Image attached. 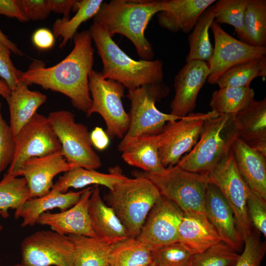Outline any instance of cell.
I'll use <instances>...</instances> for the list:
<instances>
[{
  "label": "cell",
  "instance_id": "obj_35",
  "mask_svg": "<svg viewBox=\"0 0 266 266\" xmlns=\"http://www.w3.org/2000/svg\"><path fill=\"white\" fill-rule=\"evenodd\" d=\"M266 77V57L236 65L226 71L216 84L219 88L250 87L253 79Z\"/></svg>",
  "mask_w": 266,
  "mask_h": 266
},
{
  "label": "cell",
  "instance_id": "obj_16",
  "mask_svg": "<svg viewBox=\"0 0 266 266\" xmlns=\"http://www.w3.org/2000/svg\"><path fill=\"white\" fill-rule=\"evenodd\" d=\"M209 74L207 62L198 60L186 62L174 78L175 95L170 105L171 114L183 117L193 112L198 94Z\"/></svg>",
  "mask_w": 266,
  "mask_h": 266
},
{
  "label": "cell",
  "instance_id": "obj_47",
  "mask_svg": "<svg viewBox=\"0 0 266 266\" xmlns=\"http://www.w3.org/2000/svg\"><path fill=\"white\" fill-rule=\"evenodd\" d=\"M51 11L63 14L65 19L70 18V12L77 1L76 0H48Z\"/></svg>",
  "mask_w": 266,
  "mask_h": 266
},
{
  "label": "cell",
  "instance_id": "obj_21",
  "mask_svg": "<svg viewBox=\"0 0 266 266\" xmlns=\"http://www.w3.org/2000/svg\"><path fill=\"white\" fill-rule=\"evenodd\" d=\"M231 150L237 170L249 189L266 200V156L239 138Z\"/></svg>",
  "mask_w": 266,
  "mask_h": 266
},
{
  "label": "cell",
  "instance_id": "obj_15",
  "mask_svg": "<svg viewBox=\"0 0 266 266\" xmlns=\"http://www.w3.org/2000/svg\"><path fill=\"white\" fill-rule=\"evenodd\" d=\"M183 215V212L174 202L161 195L149 212L136 238L152 252L178 242Z\"/></svg>",
  "mask_w": 266,
  "mask_h": 266
},
{
  "label": "cell",
  "instance_id": "obj_22",
  "mask_svg": "<svg viewBox=\"0 0 266 266\" xmlns=\"http://www.w3.org/2000/svg\"><path fill=\"white\" fill-rule=\"evenodd\" d=\"M238 138L266 156V98L252 100L234 115Z\"/></svg>",
  "mask_w": 266,
  "mask_h": 266
},
{
  "label": "cell",
  "instance_id": "obj_40",
  "mask_svg": "<svg viewBox=\"0 0 266 266\" xmlns=\"http://www.w3.org/2000/svg\"><path fill=\"white\" fill-rule=\"evenodd\" d=\"M192 255L178 242L152 252V262L157 266H189Z\"/></svg>",
  "mask_w": 266,
  "mask_h": 266
},
{
  "label": "cell",
  "instance_id": "obj_30",
  "mask_svg": "<svg viewBox=\"0 0 266 266\" xmlns=\"http://www.w3.org/2000/svg\"><path fill=\"white\" fill-rule=\"evenodd\" d=\"M103 2L102 0H77L73 8L76 13L72 17L56 20L52 26L53 33L55 37L61 40L60 48H63L73 39L82 23L94 18Z\"/></svg>",
  "mask_w": 266,
  "mask_h": 266
},
{
  "label": "cell",
  "instance_id": "obj_54",
  "mask_svg": "<svg viewBox=\"0 0 266 266\" xmlns=\"http://www.w3.org/2000/svg\"></svg>",
  "mask_w": 266,
  "mask_h": 266
},
{
  "label": "cell",
  "instance_id": "obj_39",
  "mask_svg": "<svg viewBox=\"0 0 266 266\" xmlns=\"http://www.w3.org/2000/svg\"><path fill=\"white\" fill-rule=\"evenodd\" d=\"M244 248L232 266H260L266 252L265 242L261 240L260 233L256 230L243 236Z\"/></svg>",
  "mask_w": 266,
  "mask_h": 266
},
{
  "label": "cell",
  "instance_id": "obj_26",
  "mask_svg": "<svg viewBox=\"0 0 266 266\" xmlns=\"http://www.w3.org/2000/svg\"><path fill=\"white\" fill-rule=\"evenodd\" d=\"M127 178L118 166L110 167L108 173H101L95 169L75 167L60 176L51 191L66 193L70 188H83L90 185H102L111 190L116 185Z\"/></svg>",
  "mask_w": 266,
  "mask_h": 266
},
{
  "label": "cell",
  "instance_id": "obj_5",
  "mask_svg": "<svg viewBox=\"0 0 266 266\" xmlns=\"http://www.w3.org/2000/svg\"><path fill=\"white\" fill-rule=\"evenodd\" d=\"M127 178L109 190L107 199L125 227L129 237H136L150 210L161 195L148 178Z\"/></svg>",
  "mask_w": 266,
  "mask_h": 266
},
{
  "label": "cell",
  "instance_id": "obj_8",
  "mask_svg": "<svg viewBox=\"0 0 266 266\" xmlns=\"http://www.w3.org/2000/svg\"><path fill=\"white\" fill-rule=\"evenodd\" d=\"M47 117L61 143L63 155L71 168L96 170L101 166V159L92 145L88 127L77 123L71 112L55 111Z\"/></svg>",
  "mask_w": 266,
  "mask_h": 266
},
{
  "label": "cell",
  "instance_id": "obj_12",
  "mask_svg": "<svg viewBox=\"0 0 266 266\" xmlns=\"http://www.w3.org/2000/svg\"><path fill=\"white\" fill-rule=\"evenodd\" d=\"M21 264L26 266H74V249L68 237L52 230L27 236L21 244Z\"/></svg>",
  "mask_w": 266,
  "mask_h": 266
},
{
  "label": "cell",
  "instance_id": "obj_27",
  "mask_svg": "<svg viewBox=\"0 0 266 266\" xmlns=\"http://www.w3.org/2000/svg\"><path fill=\"white\" fill-rule=\"evenodd\" d=\"M46 100L45 95L30 90L27 84L19 82L6 99L9 111V125L15 137Z\"/></svg>",
  "mask_w": 266,
  "mask_h": 266
},
{
  "label": "cell",
  "instance_id": "obj_31",
  "mask_svg": "<svg viewBox=\"0 0 266 266\" xmlns=\"http://www.w3.org/2000/svg\"><path fill=\"white\" fill-rule=\"evenodd\" d=\"M215 16L214 5H211L198 18L188 36L189 52L186 62L195 60L207 62L211 58L213 47L209 38V29Z\"/></svg>",
  "mask_w": 266,
  "mask_h": 266
},
{
  "label": "cell",
  "instance_id": "obj_48",
  "mask_svg": "<svg viewBox=\"0 0 266 266\" xmlns=\"http://www.w3.org/2000/svg\"><path fill=\"white\" fill-rule=\"evenodd\" d=\"M90 139L93 147L99 150L106 149L110 143L107 134L99 127H95L90 133Z\"/></svg>",
  "mask_w": 266,
  "mask_h": 266
},
{
  "label": "cell",
  "instance_id": "obj_6",
  "mask_svg": "<svg viewBox=\"0 0 266 266\" xmlns=\"http://www.w3.org/2000/svg\"><path fill=\"white\" fill-rule=\"evenodd\" d=\"M149 179L161 195L174 202L184 213H205L204 201L209 183L208 174L184 169L177 165L162 174L133 172Z\"/></svg>",
  "mask_w": 266,
  "mask_h": 266
},
{
  "label": "cell",
  "instance_id": "obj_9",
  "mask_svg": "<svg viewBox=\"0 0 266 266\" xmlns=\"http://www.w3.org/2000/svg\"><path fill=\"white\" fill-rule=\"evenodd\" d=\"M89 88L92 104L87 116L98 113L104 120L109 138L122 139L130 123L122 102L125 87L118 82L104 79L101 72L93 69L89 75Z\"/></svg>",
  "mask_w": 266,
  "mask_h": 266
},
{
  "label": "cell",
  "instance_id": "obj_3",
  "mask_svg": "<svg viewBox=\"0 0 266 266\" xmlns=\"http://www.w3.org/2000/svg\"><path fill=\"white\" fill-rule=\"evenodd\" d=\"M88 30L102 61L101 74L104 79L118 82L128 90L162 82V61L134 60L127 55L99 25L93 23Z\"/></svg>",
  "mask_w": 266,
  "mask_h": 266
},
{
  "label": "cell",
  "instance_id": "obj_46",
  "mask_svg": "<svg viewBox=\"0 0 266 266\" xmlns=\"http://www.w3.org/2000/svg\"><path fill=\"white\" fill-rule=\"evenodd\" d=\"M0 15L16 18L21 22L29 21L20 9L16 0H0Z\"/></svg>",
  "mask_w": 266,
  "mask_h": 266
},
{
  "label": "cell",
  "instance_id": "obj_38",
  "mask_svg": "<svg viewBox=\"0 0 266 266\" xmlns=\"http://www.w3.org/2000/svg\"><path fill=\"white\" fill-rule=\"evenodd\" d=\"M239 256L236 251L221 241L192 255L189 266H232Z\"/></svg>",
  "mask_w": 266,
  "mask_h": 266
},
{
  "label": "cell",
  "instance_id": "obj_41",
  "mask_svg": "<svg viewBox=\"0 0 266 266\" xmlns=\"http://www.w3.org/2000/svg\"><path fill=\"white\" fill-rule=\"evenodd\" d=\"M15 136L1 113L0 95V176L10 165L14 155Z\"/></svg>",
  "mask_w": 266,
  "mask_h": 266
},
{
  "label": "cell",
  "instance_id": "obj_14",
  "mask_svg": "<svg viewBox=\"0 0 266 266\" xmlns=\"http://www.w3.org/2000/svg\"><path fill=\"white\" fill-rule=\"evenodd\" d=\"M210 28L214 35V47L207 62L209 69L207 81L209 84H216L222 74L236 65L266 57V46H254L236 39L215 21Z\"/></svg>",
  "mask_w": 266,
  "mask_h": 266
},
{
  "label": "cell",
  "instance_id": "obj_53",
  "mask_svg": "<svg viewBox=\"0 0 266 266\" xmlns=\"http://www.w3.org/2000/svg\"><path fill=\"white\" fill-rule=\"evenodd\" d=\"M2 229H3V227L2 225L0 224V231H1L2 230Z\"/></svg>",
  "mask_w": 266,
  "mask_h": 266
},
{
  "label": "cell",
  "instance_id": "obj_19",
  "mask_svg": "<svg viewBox=\"0 0 266 266\" xmlns=\"http://www.w3.org/2000/svg\"><path fill=\"white\" fill-rule=\"evenodd\" d=\"M204 210L222 242L236 251L239 250L243 238L233 210L220 190L210 183L206 192Z\"/></svg>",
  "mask_w": 266,
  "mask_h": 266
},
{
  "label": "cell",
  "instance_id": "obj_37",
  "mask_svg": "<svg viewBox=\"0 0 266 266\" xmlns=\"http://www.w3.org/2000/svg\"><path fill=\"white\" fill-rule=\"evenodd\" d=\"M247 0H220L214 5L215 20L217 24L233 26L238 36L243 41V20Z\"/></svg>",
  "mask_w": 266,
  "mask_h": 266
},
{
  "label": "cell",
  "instance_id": "obj_7",
  "mask_svg": "<svg viewBox=\"0 0 266 266\" xmlns=\"http://www.w3.org/2000/svg\"><path fill=\"white\" fill-rule=\"evenodd\" d=\"M169 88L162 82L147 84L128 90L126 96L131 102L128 130L120 142L142 135L159 134L167 123L182 117L163 113L156 102L166 97Z\"/></svg>",
  "mask_w": 266,
  "mask_h": 266
},
{
  "label": "cell",
  "instance_id": "obj_28",
  "mask_svg": "<svg viewBox=\"0 0 266 266\" xmlns=\"http://www.w3.org/2000/svg\"><path fill=\"white\" fill-rule=\"evenodd\" d=\"M85 189L78 191L60 193L50 191L47 194L40 197L31 198L18 209L15 210L16 219L21 218V226H33L37 219L47 210L59 208L66 210L75 204L80 198Z\"/></svg>",
  "mask_w": 266,
  "mask_h": 266
},
{
  "label": "cell",
  "instance_id": "obj_36",
  "mask_svg": "<svg viewBox=\"0 0 266 266\" xmlns=\"http://www.w3.org/2000/svg\"><path fill=\"white\" fill-rule=\"evenodd\" d=\"M31 199L30 191L26 179L5 173L0 181V215L9 217L8 209L15 210Z\"/></svg>",
  "mask_w": 266,
  "mask_h": 266
},
{
  "label": "cell",
  "instance_id": "obj_13",
  "mask_svg": "<svg viewBox=\"0 0 266 266\" xmlns=\"http://www.w3.org/2000/svg\"><path fill=\"white\" fill-rule=\"evenodd\" d=\"M208 178L209 182L220 190L233 210L243 238L252 231L247 211L250 189L237 170L231 149L227 157L208 174Z\"/></svg>",
  "mask_w": 266,
  "mask_h": 266
},
{
  "label": "cell",
  "instance_id": "obj_34",
  "mask_svg": "<svg viewBox=\"0 0 266 266\" xmlns=\"http://www.w3.org/2000/svg\"><path fill=\"white\" fill-rule=\"evenodd\" d=\"M243 29V42L254 46H266V0H247Z\"/></svg>",
  "mask_w": 266,
  "mask_h": 266
},
{
  "label": "cell",
  "instance_id": "obj_2",
  "mask_svg": "<svg viewBox=\"0 0 266 266\" xmlns=\"http://www.w3.org/2000/svg\"><path fill=\"white\" fill-rule=\"evenodd\" d=\"M164 0H111L103 2L94 23L113 37L123 35L134 45L141 60L151 61L154 52L145 31L153 16L162 11Z\"/></svg>",
  "mask_w": 266,
  "mask_h": 266
},
{
  "label": "cell",
  "instance_id": "obj_44",
  "mask_svg": "<svg viewBox=\"0 0 266 266\" xmlns=\"http://www.w3.org/2000/svg\"><path fill=\"white\" fill-rule=\"evenodd\" d=\"M21 11L29 20H42L51 12L48 0H16Z\"/></svg>",
  "mask_w": 266,
  "mask_h": 266
},
{
  "label": "cell",
  "instance_id": "obj_50",
  "mask_svg": "<svg viewBox=\"0 0 266 266\" xmlns=\"http://www.w3.org/2000/svg\"><path fill=\"white\" fill-rule=\"evenodd\" d=\"M11 93V91L6 83L2 79H0V95L4 99L9 97Z\"/></svg>",
  "mask_w": 266,
  "mask_h": 266
},
{
  "label": "cell",
  "instance_id": "obj_49",
  "mask_svg": "<svg viewBox=\"0 0 266 266\" xmlns=\"http://www.w3.org/2000/svg\"><path fill=\"white\" fill-rule=\"evenodd\" d=\"M0 42L6 46L14 54L19 56H23L22 52L19 49L17 45L10 40L0 29Z\"/></svg>",
  "mask_w": 266,
  "mask_h": 266
},
{
  "label": "cell",
  "instance_id": "obj_17",
  "mask_svg": "<svg viewBox=\"0 0 266 266\" xmlns=\"http://www.w3.org/2000/svg\"><path fill=\"white\" fill-rule=\"evenodd\" d=\"M71 168L61 151L28 159L23 164L18 176L26 179L31 198H34L47 194L53 186L54 177Z\"/></svg>",
  "mask_w": 266,
  "mask_h": 266
},
{
  "label": "cell",
  "instance_id": "obj_20",
  "mask_svg": "<svg viewBox=\"0 0 266 266\" xmlns=\"http://www.w3.org/2000/svg\"><path fill=\"white\" fill-rule=\"evenodd\" d=\"M215 0H164L157 14L160 27L172 33L191 32L198 18Z\"/></svg>",
  "mask_w": 266,
  "mask_h": 266
},
{
  "label": "cell",
  "instance_id": "obj_43",
  "mask_svg": "<svg viewBox=\"0 0 266 266\" xmlns=\"http://www.w3.org/2000/svg\"><path fill=\"white\" fill-rule=\"evenodd\" d=\"M11 52L6 46L0 42V77L12 91L18 84L23 71L17 69L13 64Z\"/></svg>",
  "mask_w": 266,
  "mask_h": 266
},
{
  "label": "cell",
  "instance_id": "obj_33",
  "mask_svg": "<svg viewBox=\"0 0 266 266\" xmlns=\"http://www.w3.org/2000/svg\"><path fill=\"white\" fill-rule=\"evenodd\" d=\"M254 90L250 87L219 88L212 95L211 111L219 115H235L254 99Z\"/></svg>",
  "mask_w": 266,
  "mask_h": 266
},
{
  "label": "cell",
  "instance_id": "obj_52",
  "mask_svg": "<svg viewBox=\"0 0 266 266\" xmlns=\"http://www.w3.org/2000/svg\"><path fill=\"white\" fill-rule=\"evenodd\" d=\"M147 266H157L155 264H154L153 263L150 264V265Z\"/></svg>",
  "mask_w": 266,
  "mask_h": 266
},
{
  "label": "cell",
  "instance_id": "obj_51",
  "mask_svg": "<svg viewBox=\"0 0 266 266\" xmlns=\"http://www.w3.org/2000/svg\"><path fill=\"white\" fill-rule=\"evenodd\" d=\"M11 266H25L24 265H23L22 264H15V265H12Z\"/></svg>",
  "mask_w": 266,
  "mask_h": 266
},
{
  "label": "cell",
  "instance_id": "obj_24",
  "mask_svg": "<svg viewBox=\"0 0 266 266\" xmlns=\"http://www.w3.org/2000/svg\"><path fill=\"white\" fill-rule=\"evenodd\" d=\"M221 241L205 213L183 212L178 242L191 255L201 253Z\"/></svg>",
  "mask_w": 266,
  "mask_h": 266
},
{
  "label": "cell",
  "instance_id": "obj_29",
  "mask_svg": "<svg viewBox=\"0 0 266 266\" xmlns=\"http://www.w3.org/2000/svg\"><path fill=\"white\" fill-rule=\"evenodd\" d=\"M74 254V266H109L113 244L96 237L68 235Z\"/></svg>",
  "mask_w": 266,
  "mask_h": 266
},
{
  "label": "cell",
  "instance_id": "obj_23",
  "mask_svg": "<svg viewBox=\"0 0 266 266\" xmlns=\"http://www.w3.org/2000/svg\"><path fill=\"white\" fill-rule=\"evenodd\" d=\"M88 213L96 236L114 244L129 237L127 231L113 209L102 200L99 185H95L89 199Z\"/></svg>",
  "mask_w": 266,
  "mask_h": 266
},
{
  "label": "cell",
  "instance_id": "obj_11",
  "mask_svg": "<svg viewBox=\"0 0 266 266\" xmlns=\"http://www.w3.org/2000/svg\"><path fill=\"white\" fill-rule=\"evenodd\" d=\"M62 151L47 117L36 112L15 137V149L6 173L16 177L28 159Z\"/></svg>",
  "mask_w": 266,
  "mask_h": 266
},
{
  "label": "cell",
  "instance_id": "obj_45",
  "mask_svg": "<svg viewBox=\"0 0 266 266\" xmlns=\"http://www.w3.org/2000/svg\"><path fill=\"white\" fill-rule=\"evenodd\" d=\"M32 41L35 47L41 50L51 48L54 45L55 36L53 33L46 28L36 30L33 36Z\"/></svg>",
  "mask_w": 266,
  "mask_h": 266
},
{
  "label": "cell",
  "instance_id": "obj_10",
  "mask_svg": "<svg viewBox=\"0 0 266 266\" xmlns=\"http://www.w3.org/2000/svg\"><path fill=\"white\" fill-rule=\"evenodd\" d=\"M219 114L210 111L191 113L181 119L169 122L158 134L159 152L165 168L176 166L198 141L205 120Z\"/></svg>",
  "mask_w": 266,
  "mask_h": 266
},
{
  "label": "cell",
  "instance_id": "obj_25",
  "mask_svg": "<svg viewBox=\"0 0 266 266\" xmlns=\"http://www.w3.org/2000/svg\"><path fill=\"white\" fill-rule=\"evenodd\" d=\"M117 148L124 161L130 166L153 174H162L166 170L160 157L157 134L142 135L120 142Z\"/></svg>",
  "mask_w": 266,
  "mask_h": 266
},
{
  "label": "cell",
  "instance_id": "obj_42",
  "mask_svg": "<svg viewBox=\"0 0 266 266\" xmlns=\"http://www.w3.org/2000/svg\"><path fill=\"white\" fill-rule=\"evenodd\" d=\"M247 211L251 224L256 231L266 236V200L250 190Z\"/></svg>",
  "mask_w": 266,
  "mask_h": 266
},
{
  "label": "cell",
  "instance_id": "obj_32",
  "mask_svg": "<svg viewBox=\"0 0 266 266\" xmlns=\"http://www.w3.org/2000/svg\"><path fill=\"white\" fill-rule=\"evenodd\" d=\"M152 263V251L133 237L113 244L109 257V266H147Z\"/></svg>",
  "mask_w": 266,
  "mask_h": 266
},
{
  "label": "cell",
  "instance_id": "obj_4",
  "mask_svg": "<svg viewBox=\"0 0 266 266\" xmlns=\"http://www.w3.org/2000/svg\"><path fill=\"white\" fill-rule=\"evenodd\" d=\"M237 138L234 115L220 114L207 119L197 144L176 165L190 171L208 174L227 157Z\"/></svg>",
  "mask_w": 266,
  "mask_h": 266
},
{
  "label": "cell",
  "instance_id": "obj_1",
  "mask_svg": "<svg viewBox=\"0 0 266 266\" xmlns=\"http://www.w3.org/2000/svg\"><path fill=\"white\" fill-rule=\"evenodd\" d=\"M73 39V48L61 62L45 67L42 62L34 61L22 72L19 81L62 93L75 108L86 113L92 104L89 75L94 63V49L89 30L77 32Z\"/></svg>",
  "mask_w": 266,
  "mask_h": 266
},
{
  "label": "cell",
  "instance_id": "obj_18",
  "mask_svg": "<svg viewBox=\"0 0 266 266\" xmlns=\"http://www.w3.org/2000/svg\"><path fill=\"white\" fill-rule=\"evenodd\" d=\"M93 188H85L78 202L70 208L58 213H42L36 224L49 226L52 231L63 235L96 237L88 213L89 201Z\"/></svg>",
  "mask_w": 266,
  "mask_h": 266
}]
</instances>
